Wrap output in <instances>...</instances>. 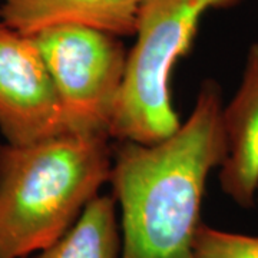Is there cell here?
<instances>
[{"mask_svg":"<svg viewBox=\"0 0 258 258\" xmlns=\"http://www.w3.org/2000/svg\"><path fill=\"white\" fill-rule=\"evenodd\" d=\"M66 132L62 105L32 36L0 20V134L25 145Z\"/></svg>","mask_w":258,"mask_h":258,"instance_id":"cell-5","label":"cell"},{"mask_svg":"<svg viewBox=\"0 0 258 258\" xmlns=\"http://www.w3.org/2000/svg\"><path fill=\"white\" fill-rule=\"evenodd\" d=\"M111 138L62 132L0 144V258L35 257L79 218L109 182Z\"/></svg>","mask_w":258,"mask_h":258,"instance_id":"cell-2","label":"cell"},{"mask_svg":"<svg viewBox=\"0 0 258 258\" xmlns=\"http://www.w3.org/2000/svg\"><path fill=\"white\" fill-rule=\"evenodd\" d=\"M195 258H258V235L201 224L195 235Z\"/></svg>","mask_w":258,"mask_h":258,"instance_id":"cell-9","label":"cell"},{"mask_svg":"<svg viewBox=\"0 0 258 258\" xmlns=\"http://www.w3.org/2000/svg\"><path fill=\"white\" fill-rule=\"evenodd\" d=\"M32 37L55 85L66 131L111 138L128 62L122 37L72 23Z\"/></svg>","mask_w":258,"mask_h":258,"instance_id":"cell-4","label":"cell"},{"mask_svg":"<svg viewBox=\"0 0 258 258\" xmlns=\"http://www.w3.org/2000/svg\"><path fill=\"white\" fill-rule=\"evenodd\" d=\"M221 86L208 79L188 118L154 144L116 141L109 182L120 258H195L207 182L225 157Z\"/></svg>","mask_w":258,"mask_h":258,"instance_id":"cell-1","label":"cell"},{"mask_svg":"<svg viewBox=\"0 0 258 258\" xmlns=\"http://www.w3.org/2000/svg\"><path fill=\"white\" fill-rule=\"evenodd\" d=\"M222 192L241 208H252L258 197V42L248 47L240 83L222 108Z\"/></svg>","mask_w":258,"mask_h":258,"instance_id":"cell-6","label":"cell"},{"mask_svg":"<svg viewBox=\"0 0 258 258\" xmlns=\"http://www.w3.org/2000/svg\"><path fill=\"white\" fill-rule=\"evenodd\" d=\"M242 0H142L111 123V139L154 144L181 125L171 92L174 68L192 47L201 19Z\"/></svg>","mask_w":258,"mask_h":258,"instance_id":"cell-3","label":"cell"},{"mask_svg":"<svg viewBox=\"0 0 258 258\" xmlns=\"http://www.w3.org/2000/svg\"><path fill=\"white\" fill-rule=\"evenodd\" d=\"M142 0H0V20L26 36L57 25H83L134 36Z\"/></svg>","mask_w":258,"mask_h":258,"instance_id":"cell-7","label":"cell"},{"mask_svg":"<svg viewBox=\"0 0 258 258\" xmlns=\"http://www.w3.org/2000/svg\"><path fill=\"white\" fill-rule=\"evenodd\" d=\"M118 205L112 195L98 194L79 218L50 247L33 258H120Z\"/></svg>","mask_w":258,"mask_h":258,"instance_id":"cell-8","label":"cell"}]
</instances>
